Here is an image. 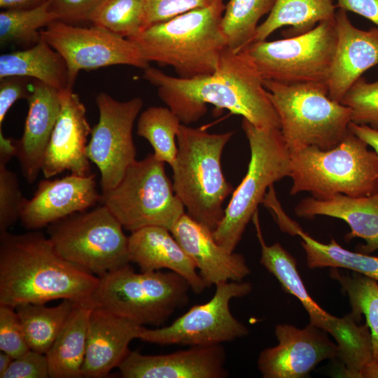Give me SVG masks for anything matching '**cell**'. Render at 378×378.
Wrapping results in <instances>:
<instances>
[{
	"instance_id": "12",
	"label": "cell",
	"mask_w": 378,
	"mask_h": 378,
	"mask_svg": "<svg viewBox=\"0 0 378 378\" xmlns=\"http://www.w3.org/2000/svg\"><path fill=\"white\" fill-rule=\"evenodd\" d=\"M104 204L48 226V238L63 258L99 277L129 265L128 237Z\"/></svg>"
},
{
	"instance_id": "3",
	"label": "cell",
	"mask_w": 378,
	"mask_h": 378,
	"mask_svg": "<svg viewBox=\"0 0 378 378\" xmlns=\"http://www.w3.org/2000/svg\"><path fill=\"white\" fill-rule=\"evenodd\" d=\"M223 0L150 25L128 38L144 59L172 66L178 77L213 74L227 47L220 28Z\"/></svg>"
},
{
	"instance_id": "33",
	"label": "cell",
	"mask_w": 378,
	"mask_h": 378,
	"mask_svg": "<svg viewBox=\"0 0 378 378\" xmlns=\"http://www.w3.org/2000/svg\"><path fill=\"white\" fill-rule=\"evenodd\" d=\"M330 276L337 281L349 300L351 314L360 321L365 318L372 343L373 360L378 362V282L361 274H345L331 268Z\"/></svg>"
},
{
	"instance_id": "41",
	"label": "cell",
	"mask_w": 378,
	"mask_h": 378,
	"mask_svg": "<svg viewBox=\"0 0 378 378\" xmlns=\"http://www.w3.org/2000/svg\"><path fill=\"white\" fill-rule=\"evenodd\" d=\"M29 78L11 76L0 79V129L10 107L19 99H28L31 88Z\"/></svg>"
},
{
	"instance_id": "26",
	"label": "cell",
	"mask_w": 378,
	"mask_h": 378,
	"mask_svg": "<svg viewBox=\"0 0 378 378\" xmlns=\"http://www.w3.org/2000/svg\"><path fill=\"white\" fill-rule=\"evenodd\" d=\"M94 307V303H76L64 328L46 354L50 377H83L89 320Z\"/></svg>"
},
{
	"instance_id": "9",
	"label": "cell",
	"mask_w": 378,
	"mask_h": 378,
	"mask_svg": "<svg viewBox=\"0 0 378 378\" xmlns=\"http://www.w3.org/2000/svg\"><path fill=\"white\" fill-rule=\"evenodd\" d=\"M260 245V264L280 283L283 289L295 296L309 316L310 323L335 340L338 358L343 364V375L360 378L363 369L373 360L372 337L368 326L360 325L351 314L335 316L322 309L309 295L297 268L295 258L280 243L265 242L258 220L254 222Z\"/></svg>"
},
{
	"instance_id": "29",
	"label": "cell",
	"mask_w": 378,
	"mask_h": 378,
	"mask_svg": "<svg viewBox=\"0 0 378 378\" xmlns=\"http://www.w3.org/2000/svg\"><path fill=\"white\" fill-rule=\"evenodd\" d=\"M289 234L301 237L309 268L349 270L378 282V256L349 251L333 239L328 244L321 243L304 232L297 223L290 228Z\"/></svg>"
},
{
	"instance_id": "15",
	"label": "cell",
	"mask_w": 378,
	"mask_h": 378,
	"mask_svg": "<svg viewBox=\"0 0 378 378\" xmlns=\"http://www.w3.org/2000/svg\"><path fill=\"white\" fill-rule=\"evenodd\" d=\"M41 34L65 60L71 88L81 70L113 65L144 70L150 66L132 41L96 25L85 27L55 20Z\"/></svg>"
},
{
	"instance_id": "1",
	"label": "cell",
	"mask_w": 378,
	"mask_h": 378,
	"mask_svg": "<svg viewBox=\"0 0 378 378\" xmlns=\"http://www.w3.org/2000/svg\"><path fill=\"white\" fill-rule=\"evenodd\" d=\"M143 77L157 88L161 100L182 124L197 121L206 112L207 104H212L241 115L255 127L280 129L263 80L241 52L226 47L211 74L183 78L148 66Z\"/></svg>"
},
{
	"instance_id": "36",
	"label": "cell",
	"mask_w": 378,
	"mask_h": 378,
	"mask_svg": "<svg viewBox=\"0 0 378 378\" xmlns=\"http://www.w3.org/2000/svg\"><path fill=\"white\" fill-rule=\"evenodd\" d=\"M340 102L350 108L352 122L378 130V79L369 83L360 77Z\"/></svg>"
},
{
	"instance_id": "24",
	"label": "cell",
	"mask_w": 378,
	"mask_h": 378,
	"mask_svg": "<svg viewBox=\"0 0 378 378\" xmlns=\"http://www.w3.org/2000/svg\"><path fill=\"white\" fill-rule=\"evenodd\" d=\"M130 262L141 272L168 269L183 276L195 293L206 286L192 260L168 229L156 225L132 232L128 237Z\"/></svg>"
},
{
	"instance_id": "25",
	"label": "cell",
	"mask_w": 378,
	"mask_h": 378,
	"mask_svg": "<svg viewBox=\"0 0 378 378\" xmlns=\"http://www.w3.org/2000/svg\"><path fill=\"white\" fill-rule=\"evenodd\" d=\"M295 214L304 218L327 216L345 221L351 232L347 240L360 237L365 244L360 252L369 254L378 250V192L368 196L335 194L323 198L307 197L295 207Z\"/></svg>"
},
{
	"instance_id": "28",
	"label": "cell",
	"mask_w": 378,
	"mask_h": 378,
	"mask_svg": "<svg viewBox=\"0 0 378 378\" xmlns=\"http://www.w3.org/2000/svg\"><path fill=\"white\" fill-rule=\"evenodd\" d=\"M332 0H276L267 19L258 25L253 42L265 41L279 28L290 26L283 35L293 37L313 29L335 18Z\"/></svg>"
},
{
	"instance_id": "39",
	"label": "cell",
	"mask_w": 378,
	"mask_h": 378,
	"mask_svg": "<svg viewBox=\"0 0 378 378\" xmlns=\"http://www.w3.org/2000/svg\"><path fill=\"white\" fill-rule=\"evenodd\" d=\"M146 27L172 19L193 9L206 7L216 0H144Z\"/></svg>"
},
{
	"instance_id": "10",
	"label": "cell",
	"mask_w": 378,
	"mask_h": 378,
	"mask_svg": "<svg viewBox=\"0 0 378 378\" xmlns=\"http://www.w3.org/2000/svg\"><path fill=\"white\" fill-rule=\"evenodd\" d=\"M100 202L131 232L151 225L171 231L186 213L165 172L164 162L153 153L135 160L115 188L102 192Z\"/></svg>"
},
{
	"instance_id": "14",
	"label": "cell",
	"mask_w": 378,
	"mask_h": 378,
	"mask_svg": "<svg viewBox=\"0 0 378 378\" xmlns=\"http://www.w3.org/2000/svg\"><path fill=\"white\" fill-rule=\"evenodd\" d=\"M96 102L99 120L92 128L86 155L99 169L102 190L106 192L120 182L128 167L136 160L132 130L144 101L134 97L120 102L101 92Z\"/></svg>"
},
{
	"instance_id": "42",
	"label": "cell",
	"mask_w": 378,
	"mask_h": 378,
	"mask_svg": "<svg viewBox=\"0 0 378 378\" xmlns=\"http://www.w3.org/2000/svg\"><path fill=\"white\" fill-rule=\"evenodd\" d=\"M51 6L59 20L73 24L89 21L90 18L103 0H50Z\"/></svg>"
},
{
	"instance_id": "19",
	"label": "cell",
	"mask_w": 378,
	"mask_h": 378,
	"mask_svg": "<svg viewBox=\"0 0 378 378\" xmlns=\"http://www.w3.org/2000/svg\"><path fill=\"white\" fill-rule=\"evenodd\" d=\"M61 111L50 136L41 172L50 178L64 171L87 176L90 174L86 155L88 137L92 128L86 108L72 89L61 90Z\"/></svg>"
},
{
	"instance_id": "34",
	"label": "cell",
	"mask_w": 378,
	"mask_h": 378,
	"mask_svg": "<svg viewBox=\"0 0 378 378\" xmlns=\"http://www.w3.org/2000/svg\"><path fill=\"white\" fill-rule=\"evenodd\" d=\"M181 124L169 108L150 106L139 115L136 133L150 143L156 159L172 167L178 151L176 139Z\"/></svg>"
},
{
	"instance_id": "21",
	"label": "cell",
	"mask_w": 378,
	"mask_h": 378,
	"mask_svg": "<svg viewBox=\"0 0 378 378\" xmlns=\"http://www.w3.org/2000/svg\"><path fill=\"white\" fill-rule=\"evenodd\" d=\"M335 24L337 40L328 86L330 98L340 102L363 74L378 64V27L360 29L342 8L336 11Z\"/></svg>"
},
{
	"instance_id": "2",
	"label": "cell",
	"mask_w": 378,
	"mask_h": 378,
	"mask_svg": "<svg viewBox=\"0 0 378 378\" xmlns=\"http://www.w3.org/2000/svg\"><path fill=\"white\" fill-rule=\"evenodd\" d=\"M99 277L63 258L41 232L0 233V305L94 303Z\"/></svg>"
},
{
	"instance_id": "11",
	"label": "cell",
	"mask_w": 378,
	"mask_h": 378,
	"mask_svg": "<svg viewBox=\"0 0 378 378\" xmlns=\"http://www.w3.org/2000/svg\"><path fill=\"white\" fill-rule=\"evenodd\" d=\"M337 40L334 18L301 35L253 42L240 52L263 80L328 85Z\"/></svg>"
},
{
	"instance_id": "6",
	"label": "cell",
	"mask_w": 378,
	"mask_h": 378,
	"mask_svg": "<svg viewBox=\"0 0 378 378\" xmlns=\"http://www.w3.org/2000/svg\"><path fill=\"white\" fill-rule=\"evenodd\" d=\"M263 83L290 153L307 146L329 150L348 134L351 111L330 98L327 84Z\"/></svg>"
},
{
	"instance_id": "31",
	"label": "cell",
	"mask_w": 378,
	"mask_h": 378,
	"mask_svg": "<svg viewBox=\"0 0 378 378\" xmlns=\"http://www.w3.org/2000/svg\"><path fill=\"white\" fill-rule=\"evenodd\" d=\"M276 0H229L220 22L226 46L239 52L253 42L258 23Z\"/></svg>"
},
{
	"instance_id": "43",
	"label": "cell",
	"mask_w": 378,
	"mask_h": 378,
	"mask_svg": "<svg viewBox=\"0 0 378 378\" xmlns=\"http://www.w3.org/2000/svg\"><path fill=\"white\" fill-rule=\"evenodd\" d=\"M339 8L351 11L372 21L378 27V0H337Z\"/></svg>"
},
{
	"instance_id": "22",
	"label": "cell",
	"mask_w": 378,
	"mask_h": 378,
	"mask_svg": "<svg viewBox=\"0 0 378 378\" xmlns=\"http://www.w3.org/2000/svg\"><path fill=\"white\" fill-rule=\"evenodd\" d=\"M27 101L29 108L23 134L15 141V157L24 178L33 183L41 172L46 151L61 111V90L35 80Z\"/></svg>"
},
{
	"instance_id": "38",
	"label": "cell",
	"mask_w": 378,
	"mask_h": 378,
	"mask_svg": "<svg viewBox=\"0 0 378 378\" xmlns=\"http://www.w3.org/2000/svg\"><path fill=\"white\" fill-rule=\"evenodd\" d=\"M0 350L17 358L30 350L15 308L0 305Z\"/></svg>"
},
{
	"instance_id": "30",
	"label": "cell",
	"mask_w": 378,
	"mask_h": 378,
	"mask_svg": "<svg viewBox=\"0 0 378 378\" xmlns=\"http://www.w3.org/2000/svg\"><path fill=\"white\" fill-rule=\"evenodd\" d=\"M77 302L62 300L55 307L24 303L15 309L31 350L46 354L64 328Z\"/></svg>"
},
{
	"instance_id": "35",
	"label": "cell",
	"mask_w": 378,
	"mask_h": 378,
	"mask_svg": "<svg viewBox=\"0 0 378 378\" xmlns=\"http://www.w3.org/2000/svg\"><path fill=\"white\" fill-rule=\"evenodd\" d=\"M89 22L128 38L146 27L144 0H103Z\"/></svg>"
},
{
	"instance_id": "37",
	"label": "cell",
	"mask_w": 378,
	"mask_h": 378,
	"mask_svg": "<svg viewBox=\"0 0 378 378\" xmlns=\"http://www.w3.org/2000/svg\"><path fill=\"white\" fill-rule=\"evenodd\" d=\"M24 200L17 175L0 163V233L20 219Z\"/></svg>"
},
{
	"instance_id": "32",
	"label": "cell",
	"mask_w": 378,
	"mask_h": 378,
	"mask_svg": "<svg viewBox=\"0 0 378 378\" xmlns=\"http://www.w3.org/2000/svg\"><path fill=\"white\" fill-rule=\"evenodd\" d=\"M59 18L50 0L30 8L3 10L0 13V43L35 45L46 28Z\"/></svg>"
},
{
	"instance_id": "7",
	"label": "cell",
	"mask_w": 378,
	"mask_h": 378,
	"mask_svg": "<svg viewBox=\"0 0 378 378\" xmlns=\"http://www.w3.org/2000/svg\"><path fill=\"white\" fill-rule=\"evenodd\" d=\"M241 127L251 152L247 172L212 231L215 241L230 253L234 251L267 190L290 174V151L280 129L258 127L244 118Z\"/></svg>"
},
{
	"instance_id": "40",
	"label": "cell",
	"mask_w": 378,
	"mask_h": 378,
	"mask_svg": "<svg viewBox=\"0 0 378 378\" xmlns=\"http://www.w3.org/2000/svg\"><path fill=\"white\" fill-rule=\"evenodd\" d=\"M1 378H47L50 377L46 354L29 350L13 359Z\"/></svg>"
},
{
	"instance_id": "13",
	"label": "cell",
	"mask_w": 378,
	"mask_h": 378,
	"mask_svg": "<svg viewBox=\"0 0 378 378\" xmlns=\"http://www.w3.org/2000/svg\"><path fill=\"white\" fill-rule=\"evenodd\" d=\"M252 289L251 283L243 281L218 284L208 302L192 307L169 326L154 329L142 326L139 339L160 345L204 346L244 337L249 330L233 316L230 304Z\"/></svg>"
},
{
	"instance_id": "5",
	"label": "cell",
	"mask_w": 378,
	"mask_h": 378,
	"mask_svg": "<svg viewBox=\"0 0 378 378\" xmlns=\"http://www.w3.org/2000/svg\"><path fill=\"white\" fill-rule=\"evenodd\" d=\"M350 130L335 147L307 146L290 152V194L309 192L323 198L335 194L368 196L378 192V155Z\"/></svg>"
},
{
	"instance_id": "20",
	"label": "cell",
	"mask_w": 378,
	"mask_h": 378,
	"mask_svg": "<svg viewBox=\"0 0 378 378\" xmlns=\"http://www.w3.org/2000/svg\"><path fill=\"white\" fill-rule=\"evenodd\" d=\"M171 232L193 262L206 288L241 281L251 273L245 258L230 253L214 239L212 231L185 213Z\"/></svg>"
},
{
	"instance_id": "47",
	"label": "cell",
	"mask_w": 378,
	"mask_h": 378,
	"mask_svg": "<svg viewBox=\"0 0 378 378\" xmlns=\"http://www.w3.org/2000/svg\"><path fill=\"white\" fill-rule=\"evenodd\" d=\"M378 378V362L372 360L360 372V378Z\"/></svg>"
},
{
	"instance_id": "45",
	"label": "cell",
	"mask_w": 378,
	"mask_h": 378,
	"mask_svg": "<svg viewBox=\"0 0 378 378\" xmlns=\"http://www.w3.org/2000/svg\"><path fill=\"white\" fill-rule=\"evenodd\" d=\"M16 153L15 141L6 137L0 130V163L7 164Z\"/></svg>"
},
{
	"instance_id": "18",
	"label": "cell",
	"mask_w": 378,
	"mask_h": 378,
	"mask_svg": "<svg viewBox=\"0 0 378 378\" xmlns=\"http://www.w3.org/2000/svg\"><path fill=\"white\" fill-rule=\"evenodd\" d=\"M226 358L221 344L154 356L130 351L118 369L125 378H224L228 377Z\"/></svg>"
},
{
	"instance_id": "17",
	"label": "cell",
	"mask_w": 378,
	"mask_h": 378,
	"mask_svg": "<svg viewBox=\"0 0 378 378\" xmlns=\"http://www.w3.org/2000/svg\"><path fill=\"white\" fill-rule=\"evenodd\" d=\"M94 176L71 173L61 178L41 180L33 197L24 200L20 216L23 226L40 229L100 202Z\"/></svg>"
},
{
	"instance_id": "23",
	"label": "cell",
	"mask_w": 378,
	"mask_h": 378,
	"mask_svg": "<svg viewBox=\"0 0 378 378\" xmlns=\"http://www.w3.org/2000/svg\"><path fill=\"white\" fill-rule=\"evenodd\" d=\"M142 326L99 307L89 320L82 377L99 378L118 368L130 352L129 344L139 339Z\"/></svg>"
},
{
	"instance_id": "27",
	"label": "cell",
	"mask_w": 378,
	"mask_h": 378,
	"mask_svg": "<svg viewBox=\"0 0 378 378\" xmlns=\"http://www.w3.org/2000/svg\"><path fill=\"white\" fill-rule=\"evenodd\" d=\"M11 76L34 78L59 90L72 89L65 60L42 36L29 48L0 56V79Z\"/></svg>"
},
{
	"instance_id": "44",
	"label": "cell",
	"mask_w": 378,
	"mask_h": 378,
	"mask_svg": "<svg viewBox=\"0 0 378 378\" xmlns=\"http://www.w3.org/2000/svg\"><path fill=\"white\" fill-rule=\"evenodd\" d=\"M349 130L357 136L371 146L378 155V130L368 125L349 123Z\"/></svg>"
},
{
	"instance_id": "4",
	"label": "cell",
	"mask_w": 378,
	"mask_h": 378,
	"mask_svg": "<svg viewBox=\"0 0 378 378\" xmlns=\"http://www.w3.org/2000/svg\"><path fill=\"white\" fill-rule=\"evenodd\" d=\"M233 134L181 124L176 137L178 151L171 167L174 192L186 214L211 231L222 220L223 202L233 192L221 167L223 149Z\"/></svg>"
},
{
	"instance_id": "46",
	"label": "cell",
	"mask_w": 378,
	"mask_h": 378,
	"mask_svg": "<svg viewBox=\"0 0 378 378\" xmlns=\"http://www.w3.org/2000/svg\"><path fill=\"white\" fill-rule=\"evenodd\" d=\"M47 0H0L3 10L30 8L37 6Z\"/></svg>"
},
{
	"instance_id": "48",
	"label": "cell",
	"mask_w": 378,
	"mask_h": 378,
	"mask_svg": "<svg viewBox=\"0 0 378 378\" xmlns=\"http://www.w3.org/2000/svg\"><path fill=\"white\" fill-rule=\"evenodd\" d=\"M14 358L8 354L0 352V376L9 368Z\"/></svg>"
},
{
	"instance_id": "8",
	"label": "cell",
	"mask_w": 378,
	"mask_h": 378,
	"mask_svg": "<svg viewBox=\"0 0 378 378\" xmlns=\"http://www.w3.org/2000/svg\"><path fill=\"white\" fill-rule=\"evenodd\" d=\"M190 288L174 272L136 273L129 264L99 277L93 302L139 326H158L187 303Z\"/></svg>"
},
{
	"instance_id": "16",
	"label": "cell",
	"mask_w": 378,
	"mask_h": 378,
	"mask_svg": "<svg viewBox=\"0 0 378 378\" xmlns=\"http://www.w3.org/2000/svg\"><path fill=\"white\" fill-rule=\"evenodd\" d=\"M274 333L277 345L262 350L258 359L264 378H302L321 361L338 358L337 344L310 322L304 328L277 324Z\"/></svg>"
}]
</instances>
